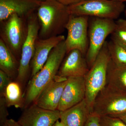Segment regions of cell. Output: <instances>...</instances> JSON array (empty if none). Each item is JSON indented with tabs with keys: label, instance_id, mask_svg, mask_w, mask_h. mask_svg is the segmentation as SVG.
Returning a JSON list of instances; mask_svg holds the SVG:
<instances>
[{
	"label": "cell",
	"instance_id": "9a60e30c",
	"mask_svg": "<svg viewBox=\"0 0 126 126\" xmlns=\"http://www.w3.org/2000/svg\"><path fill=\"white\" fill-rule=\"evenodd\" d=\"M89 70L85 56L78 50L74 49L66 54L58 75L65 78L84 77Z\"/></svg>",
	"mask_w": 126,
	"mask_h": 126
},
{
	"label": "cell",
	"instance_id": "83f0119b",
	"mask_svg": "<svg viewBox=\"0 0 126 126\" xmlns=\"http://www.w3.org/2000/svg\"><path fill=\"white\" fill-rule=\"evenodd\" d=\"M115 117H117L120 118L126 124V112L118 115Z\"/></svg>",
	"mask_w": 126,
	"mask_h": 126
},
{
	"label": "cell",
	"instance_id": "e0dca14e",
	"mask_svg": "<svg viewBox=\"0 0 126 126\" xmlns=\"http://www.w3.org/2000/svg\"><path fill=\"white\" fill-rule=\"evenodd\" d=\"M19 67V61L0 38V70L15 81L18 76Z\"/></svg>",
	"mask_w": 126,
	"mask_h": 126
},
{
	"label": "cell",
	"instance_id": "44dd1931",
	"mask_svg": "<svg viewBox=\"0 0 126 126\" xmlns=\"http://www.w3.org/2000/svg\"><path fill=\"white\" fill-rule=\"evenodd\" d=\"M116 26L111 34L112 40L126 47V26L118 21Z\"/></svg>",
	"mask_w": 126,
	"mask_h": 126
},
{
	"label": "cell",
	"instance_id": "2e32d148",
	"mask_svg": "<svg viewBox=\"0 0 126 126\" xmlns=\"http://www.w3.org/2000/svg\"><path fill=\"white\" fill-rule=\"evenodd\" d=\"M91 113L86 99L77 105L60 111V121L64 126H85Z\"/></svg>",
	"mask_w": 126,
	"mask_h": 126
},
{
	"label": "cell",
	"instance_id": "603a6c76",
	"mask_svg": "<svg viewBox=\"0 0 126 126\" xmlns=\"http://www.w3.org/2000/svg\"><path fill=\"white\" fill-rule=\"evenodd\" d=\"M4 97H0V126H2L7 121L9 112Z\"/></svg>",
	"mask_w": 126,
	"mask_h": 126
},
{
	"label": "cell",
	"instance_id": "4316f807",
	"mask_svg": "<svg viewBox=\"0 0 126 126\" xmlns=\"http://www.w3.org/2000/svg\"><path fill=\"white\" fill-rule=\"evenodd\" d=\"M2 126H21L18 121L12 119H7Z\"/></svg>",
	"mask_w": 126,
	"mask_h": 126
},
{
	"label": "cell",
	"instance_id": "277c9868",
	"mask_svg": "<svg viewBox=\"0 0 126 126\" xmlns=\"http://www.w3.org/2000/svg\"><path fill=\"white\" fill-rule=\"evenodd\" d=\"M124 2L115 0H82L67 6L70 15L115 20L125 10Z\"/></svg>",
	"mask_w": 126,
	"mask_h": 126
},
{
	"label": "cell",
	"instance_id": "ac0fdd59",
	"mask_svg": "<svg viewBox=\"0 0 126 126\" xmlns=\"http://www.w3.org/2000/svg\"><path fill=\"white\" fill-rule=\"evenodd\" d=\"M106 84L126 93V65L118 66L110 59L108 68Z\"/></svg>",
	"mask_w": 126,
	"mask_h": 126
},
{
	"label": "cell",
	"instance_id": "4dcf8cb0",
	"mask_svg": "<svg viewBox=\"0 0 126 126\" xmlns=\"http://www.w3.org/2000/svg\"><path fill=\"white\" fill-rule=\"evenodd\" d=\"M115 0L118 1H121V2H126V0Z\"/></svg>",
	"mask_w": 126,
	"mask_h": 126
},
{
	"label": "cell",
	"instance_id": "f1b7e54d",
	"mask_svg": "<svg viewBox=\"0 0 126 126\" xmlns=\"http://www.w3.org/2000/svg\"><path fill=\"white\" fill-rule=\"evenodd\" d=\"M52 126H64L63 123L59 120H58Z\"/></svg>",
	"mask_w": 126,
	"mask_h": 126
},
{
	"label": "cell",
	"instance_id": "7c38bea8",
	"mask_svg": "<svg viewBox=\"0 0 126 126\" xmlns=\"http://www.w3.org/2000/svg\"><path fill=\"white\" fill-rule=\"evenodd\" d=\"M86 85L84 77L67 78L58 110L64 111L85 99Z\"/></svg>",
	"mask_w": 126,
	"mask_h": 126
},
{
	"label": "cell",
	"instance_id": "52a82bcc",
	"mask_svg": "<svg viewBox=\"0 0 126 126\" xmlns=\"http://www.w3.org/2000/svg\"><path fill=\"white\" fill-rule=\"evenodd\" d=\"M126 112V93L106 84L94 99L92 112L116 117Z\"/></svg>",
	"mask_w": 126,
	"mask_h": 126
},
{
	"label": "cell",
	"instance_id": "9c48e42d",
	"mask_svg": "<svg viewBox=\"0 0 126 126\" xmlns=\"http://www.w3.org/2000/svg\"><path fill=\"white\" fill-rule=\"evenodd\" d=\"M89 17L70 15L65 27L67 35L65 43L67 54L74 49L79 50L86 56L89 47Z\"/></svg>",
	"mask_w": 126,
	"mask_h": 126
},
{
	"label": "cell",
	"instance_id": "3957f363",
	"mask_svg": "<svg viewBox=\"0 0 126 126\" xmlns=\"http://www.w3.org/2000/svg\"><path fill=\"white\" fill-rule=\"evenodd\" d=\"M110 57L106 41L92 66L84 76L86 85L85 99L92 109L97 95L107 84V75Z\"/></svg>",
	"mask_w": 126,
	"mask_h": 126
},
{
	"label": "cell",
	"instance_id": "8fae6325",
	"mask_svg": "<svg viewBox=\"0 0 126 126\" xmlns=\"http://www.w3.org/2000/svg\"><path fill=\"white\" fill-rule=\"evenodd\" d=\"M67 78L57 75L54 79L41 92L34 103L46 110H58Z\"/></svg>",
	"mask_w": 126,
	"mask_h": 126
},
{
	"label": "cell",
	"instance_id": "7a4b0ae2",
	"mask_svg": "<svg viewBox=\"0 0 126 126\" xmlns=\"http://www.w3.org/2000/svg\"><path fill=\"white\" fill-rule=\"evenodd\" d=\"M36 12L40 24L38 37L41 39L62 35L70 16L67 6L56 0H43Z\"/></svg>",
	"mask_w": 126,
	"mask_h": 126
},
{
	"label": "cell",
	"instance_id": "30bf717a",
	"mask_svg": "<svg viewBox=\"0 0 126 126\" xmlns=\"http://www.w3.org/2000/svg\"><path fill=\"white\" fill-rule=\"evenodd\" d=\"M60 117L58 110H46L33 103L24 109L18 122L21 126H52Z\"/></svg>",
	"mask_w": 126,
	"mask_h": 126
},
{
	"label": "cell",
	"instance_id": "5bb4252c",
	"mask_svg": "<svg viewBox=\"0 0 126 126\" xmlns=\"http://www.w3.org/2000/svg\"><path fill=\"white\" fill-rule=\"evenodd\" d=\"M65 39L63 35L45 39H40L38 36L35 41L34 54L31 63V78L42 68L53 49Z\"/></svg>",
	"mask_w": 126,
	"mask_h": 126
},
{
	"label": "cell",
	"instance_id": "6da1fadb",
	"mask_svg": "<svg viewBox=\"0 0 126 126\" xmlns=\"http://www.w3.org/2000/svg\"><path fill=\"white\" fill-rule=\"evenodd\" d=\"M66 54L64 40L53 49L42 68L31 78L26 90L24 109L34 103L41 92L54 79Z\"/></svg>",
	"mask_w": 126,
	"mask_h": 126
},
{
	"label": "cell",
	"instance_id": "ffe728a7",
	"mask_svg": "<svg viewBox=\"0 0 126 126\" xmlns=\"http://www.w3.org/2000/svg\"><path fill=\"white\" fill-rule=\"evenodd\" d=\"M108 46L111 60L118 66L126 65V47L112 40Z\"/></svg>",
	"mask_w": 126,
	"mask_h": 126
},
{
	"label": "cell",
	"instance_id": "d4e9b609",
	"mask_svg": "<svg viewBox=\"0 0 126 126\" xmlns=\"http://www.w3.org/2000/svg\"><path fill=\"white\" fill-rule=\"evenodd\" d=\"M99 116L91 113L85 126H101L99 124Z\"/></svg>",
	"mask_w": 126,
	"mask_h": 126
},
{
	"label": "cell",
	"instance_id": "ba28073f",
	"mask_svg": "<svg viewBox=\"0 0 126 126\" xmlns=\"http://www.w3.org/2000/svg\"><path fill=\"white\" fill-rule=\"evenodd\" d=\"M27 37L22 47L18 75L15 80L20 84L23 89L30 74H31V63L34 54L35 41L38 36L40 30L36 12L27 19Z\"/></svg>",
	"mask_w": 126,
	"mask_h": 126
},
{
	"label": "cell",
	"instance_id": "cb8c5ba5",
	"mask_svg": "<svg viewBox=\"0 0 126 126\" xmlns=\"http://www.w3.org/2000/svg\"><path fill=\"white\" fill-rule=\"evenodd\" d=\"M13 80L8 75L0 70V97H3L6 87Z\"/></svg>",
	"mask_w": 126,
	"mask_h": 126
},
{
	"label": "cell",
	"instance_id": "d6986e66",
	"mask_svg": "<svg viewBox=\"0 0 126 126\" xmlns=\"http://www.w3.org/2000/svg\"><path fill=\"white\" fill-rule=\"evenodd\" d=\"M23 90L20 84L15 80L8 84L3 96L8 108L14 106L16 108H24L25 98Z\"/></svg>",
	"mask_w": 126,
	"mask_h": 126
},
{
	"label": "cell",
	"instance_id": "484cf974",
	"mask_svg": "<svg viewBox=\"0 0 126 126\" xmlns=\"http://www.w3.org/2000/svg\"><path fill=\"white\" fill-rule=\"evenodd\" d=\"M63 4L68 6L78 3L82 0H56Z\"/></svg>",
	"mask_w": 126,
	"mask_h": 126
},
{
	"label": "cell",
	"instance_id": "5b68a950",
	"mask_svg": "<svg viewBox=\"0 0 126 126\" xmlns=\"http://www.w3.org/2000/svg\"><path fill=\"white\" fill-rule=\"evenodd\" d=\"M0 38L19 61L27 33V19L16 14L0 22Z\"/></svg>",
	"mask_w": 126,
	"mask_h": 126
},
{
	"label": "cell",
	"instance_id": "7402d4cb",
	"mask_svg": "<svg viewBox=\"0 0 126 126\" xmlns=\"http://www.w3.org/2000/svg\"><path fill=\"white\" fill-rule=\"evenodd\" d=\"M99 117V124L101 126H126L124 122L118 118L109 116Z\"/></svg>",
	"mask_w": 126,
	"mask_h": 126
},
{
	"label": "cell",
	"instance_id": "4fadbf2b",
	"mask_svg": "<svg viewBox=\"0 0 126 126\" xmlns=\"http://www.w3.org/2000/svg\"><path fill=\"white\" fill-rule=\"evenodd\" d=\"M43 0H0V22L16 14L27 19L36 12Z\"/></svg>",
	"mask_w": 126,
	"mask_h": 126
},
{
	"label": "cell",
	"instance_id": "f546056e",
	"mask_svg": "<svg viewBox=\"0 0 126 126\" xmlns=\"http://www.w3.org/2000/svg\"><path fill=\"white\" fill-rule=\"evenodd\" d=\"M118 21L119 22V23H121V24H122L123 25H124L126 26V19H120Z\"/></svg>",
	"mask_w": 126,
	"mask_h": 126
},
{
	"label": "cell",
	"instance_id": "8992f818",
	"mask_svg": "<svg viewBox=\"0 0 126 126\" xmlns=\"http://www.w3.org/2000/svg\"><path fill=\"white\" fill-rule=\"evenodd\" d=\"M116 25L114 20L90 17L89 23V47L85 56L89 69L106 42L107 37L112 34Z\"/></svg>",
	"mask_w": 126,
	"mask_h": 126
}]
</instances>
